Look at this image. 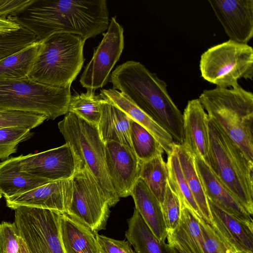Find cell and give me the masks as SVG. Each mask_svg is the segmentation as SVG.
Returning a JSON list of instances; mask_svg holds the SVG:
<instances>
[{"mask_svg": "<svg viewBox=\"0 0 253 253\" xmlns=\"http://www.w3.org/2000/svg\"><path fill=\"white\" fill-rule=\"evenodd\" d=\"M60 232L65 253H100L96 234L65 213L61 214Z\"/></svg>", "mask_w": 253, "mask_h": 253, "instance_id": "21", "label": "cell"}, {"mask_svg": "<svg viewBox=\"0 0 253 253\" xmlns=\"http://www.w3.org/2000/svg\"><path fill=\"white\" fill-rule=\"evenodd\" d=\"M135 209L139 212L152 233L160 242H165L167 230L161 205L145 182L140 178L131 192Z\"/></svg>", "mask_w": 253, "mask_h": 253, "instance_id": "20", "label": "cell"}, {"mask_svg": "<svg viewBox=\"0 0 253 253\" xmlns=\"http://www.w3.org/2000/svg\"><path fill=\"white\" fill-rule=\"evenodd\" d=\"M162 211L167 230L175 229L179 225L181 217V205L179 198L167 184Z\"/></svg>", "mask_w": 253, "mask_h": 253, "instance_id": "35", "label": "cell"}, {"mask_svg": "<svg viewBox=\"0 0 253 253\" xmlns=\"http://www.w3.org/2000/svg\"><path fill=\"white\" fill-rule=\"evenodd\" d=\"M47 119L46 116L38 113L0 109V129L21 128L31 130Z\"/></svg>", "mask_w": 253, "mask_h": 253, "instance_id": "32", "label": "cell"}, {"mask_svg": "<svg viewBox=\"0 0 253 253\" xmlns=\"http://www.w3.org/2000/svg\"><path fill=\"white\" fill-rule=\"evenodd\" d=\"M105 164L112 187L119 198L130 196L139 178L140 163L133 150L115 141L105 143Z\"/></svg>", "mask_w": 253, "mask_h": 253, "instance_id": "13", "label": "cell"}, {"mask_svg": "<svg viewBox=\"0 0 253 253\" xmlns=\"http://www.w3.org/2000/svg\"><path fill=\"white\" fill-rule=\"evenodd\" d=\"M168 244L172 253H195L188 242L181 224L174 230L167 231Z\"/></svg>", "mask_w": 253, "mask_h": 253, "instance_id": "39", "label": "cell"}, {"mask_svg": "<svg viewBox=\"0 0 253 253\" xmlns=\"http://www.w3.org/2000/svg\"><path fill=\"white\" fill-rule=\"evenodd\" d=\"M131 119L109 101L104 99L97 128L105 143L115 141L132 149L130 140Z\"/></svg>", "mask_w": 253, "mask_h": 253, "instance_id": "22", "label": "cell"}, {"mask_svg": "<svg viewBox=\"0 0 253 253\" xmlns=\"http://www.w3.org/2000/svg\"><path fill=\"white\" fill-rule=\"evenodd\" d=\"M33 1L34 0H0V18L15 16Z\"/></svg>", "mask_w": 253, "mask_h": 253, "instance_id": "40", "label": "cell"}, {"mask_svg": "<svg viewBox=\"0 0 253 253\" xmlns=\"http://www.w3.org/2000/svg\"><path fill=\"white\" fill-rule=\"evenodd\" d=\"M66 143L88 169L98 184L110 207L120 200L107 173L105 164V145L97 126L90 124L74 113L68 112L58 123Z\"/></svg>", "mask_w": 253, "mask_h": 253, "instance_id": "6", "label": "cell"}, {"mask_svg": "<svg viewBox=\"0 0 253 253\" xmlns=\"http://www.w3.org/2000/svg\"><path fill=\"white\" fill-rule=\"evenodd\" d=\"M42 45L39 41L0 60V79L28 78Z\"/></svg>", "mask_w": 253, "mask_h": 253, "instance_id": "26", "label": "cell"}, {"mask_svg": "<svg viewBox=\"0 0 253 253\" xmlns=\"http://www.w3.org/2000/svg\"><path fill=\"white\" fill-rule=\"evenodd\" d=\"M229 40L248 44L253 36V0H210Z\"/></svg>", "mask_w": 253, "mask_h": 253, "instance_id": "15", "label": "cell"}, {"mask_svg": "<svg viewBox=\"0 0 253 253\" xmlns=\"http://www.w3.org/2000/svg\"><path fill=\"white\" fill-rule=\"evenodd\" d=\"M175 148L182 172L202 217L211 225L212 218L208 201L196 169L194 156L182 144L176 143Z\"/></svg>", "mask_w": 253, "mask_h": 253, "instance_id": "25", "label": "cell"}, {"mask_svg": "<svg viewBox=\"0 0 253 253\" xmlns=\"http://www.w3.org/2000/svg\"><path fill=\"white\" fill-rule=\"evenodd\" d=\"M104 101L100 95H96L94 90L76 93L71 95L68 112L75 114L78 117L92 125H98Z\"/></svg>", "mask_w": 253, "mask_h": 253, "instance_id": "29", "label": "cell"}, {"mask_svg": "<svg viewBox=\"0 0 253 253\" xmlns=\"http://www.w3.org/2000/svg\"><path fill=\"white\" fill-rule=\"evenodd\" d=\"M38 41L32 32L21 25L16 30L0 32V60Z\"/></svg>", "mask_w": 253, "mask_h": 253, "instance_id": "31", "label": "cell"}, {"mask_svg": "<svg viewBox=\"0 0 253 253\" xmlns=\"http://www.w3.org/2000/svg\"><path fill=\"white\" fill-rule=\"evenodd\" d=\"M20 25L8 18H0V32H8L18 29Z\"/></svg>", "mask_w": 253, "mask_h": 253, "instance_id": "41", "label": "cell"}, {"mask_svg": "<svg viewBox=\"0 0 253 253\" xmlns=\"http://www.w3.org/2000/svg\"><path fill=\"white\" fill-rule=\"evenodd\" d=\"M1 196H2V195L1 194V193H0V198H1Z\"/></svg>", "mask_w": 253, "mask_h": 253, "instance_id": "43", "label": "cell"}, {"mask_svg": "<svg viewBox=\"0 0 253 253\" xmlns=\"http://www.w3.org/2000/svg\"><path fill=\"white\" fill-rule=\"evenodd\" d=\"M50 182L24 174L18 170L15 157L0 163V193L5 198L26 192Z\"/></svg>", "mask_w": 253, "mask_h": 253, "instance_id": "23", "label": "cell"}, {"mask_svg": "<svg viewBox=\"0 0 253 253\" xmlns=\"http://www.w3.org/2000/svg\"><path fill=\"white\" fill-rule=\"evenodd\" d=\"M166 163L168 183L171 190L178 197L180 203L188 207L198 218H202L182 172L175 148L173 152L168 156Z\"/></svg>", "mask_w": 253, "mask_h": 253, "instance_id": "28", "label": "cell"}, {"mask_svg": "<svg viewBox=\"0 0 253 253\" xmlns=\"http://www.w3.org/2000/svg\"><path fill=\"white\" fill-rule=\"evenodd\" d=\"M130 124L132 149L140 163L163 154L162 146L149 131L132 119Z\"/></svg>", "mask_w": 253, "mask_h": 253, "instance_id": "30", "label": "cell"}, {"mask_svg": "<svg viewBox=\"0 0 253 253\" xmlns=\"http://www.w3.org/2000/svg\"><path fill=\"white\" fill-rule=\"evenodd\" d=\"M194 161L207 199L239 220L253 226L252 216L224 187L206 161L198 156H194Z\"/></svg>", "mask_w": 253, "mask_h": 253, "instance_id": "17", "label": "cell"}, {"mask_svg": "<svg viewBox=\"0 0 253 253\" xmlns=\"http://www.w3.org/2000/svg\"><path fill=\"white\" fill-rule=\"evenodd\" d=\"M198 218L208 253H228L211 226L202 218Z\"/></svg>", "mask_w": 253, "mask_h": 253, "instance_id": "37", "label": "cell"}, {"mask_svg": "<svg viewBox=\"0 0 253 253\" xmlns=\"http://www.w3.org/2000/svg\"><path fill=\"white\" fill-rule=\"evenodd\" d=\"M183 120L182 144L192 155L200 156L206 162L209 149V119L199 99L188 101Z\"/></svg>", "mask_w": 253, "mask_h": 253, "instance_id": "18", "label": "cell"}, {"mask_svg": "<svg viewBox=\"0 0 253 253\" xmlns=\"http://www.w3.org/2000/svg\"><path fill=\"white\" fill-rule=\"evenodd\" d=\"M211 225L228 253H253V226L228 213L208 199Z\"/></svg>", "mask_w": 253, "mask_h": 253, "instance_id": "16", "label": "cell"}, {"mask_svg": "<svg viewBox=\"0 0 253 253\" xmlns=\"http://www.w3.org/2000/svg\"><path fill=\"white\" fill-rule=\"evenodd\" d=\"M8 18L32 32L38 41L59 33L79 35L86 41L109 25L105 0H34L18 15Z\"/></svg>", "mask_w": 253, "mask_h": 253, "instance_id": "1", "label": "cell"}, {"mask_svg": "<svg viewBox=\"0 0 253 253\" xmlns=\"http://www.w3.org/2000/svg\"><path fill=\"white\" fill-rule=\"evenodd\" d=\"M139 178L145 182L162 204L168 179L167 163L164 160L163 154L140 163Z\"/></svg>", "mask_w": 253, "mask_h": 253, "instance_id": "27", "label": "cell"}, {"mask_svg": "<svg viewBox=\"0 0 253 253\" xmlns=\"http://www.w3.org/2000/svg\"><path fill=\"white\" fill-rule=\"evenodd\" d=\"M201 77L216 86L239 85L241 78L253 80V49L231 40L211 47L201 56Z\"/></svg>", "mask_w": 253, "mask_h": 253, "instance_id": "8", "label": "cell"}, {"mask_svg": "<svg viewBox=\"0 0 253 253\" xmlns=\"http://www.w3.org/2000/svg\"><path fill=\"white\" fill-rule=\"evenodd\" d=\"M72 193V178L52 181L24 193L5 198L12 210L21 207L46 209L66 213Z\"/></svg>", "mask_w": 253, "mask_h": 253, "instance_id": "14", "label": "cell"}, {"mask_svg": "<svg viewBox=\"0 0 253 253\" xmlns=\"http://www.w3.org/2000/svg\"><path fill=\"white\" fill-rule=\"evenodd\" d=\"M127 225L125 236L136 253H172L169 244L158 240L135 208Z\"/></svg>", "mask_w": 253, "mask_h": 253, "instance_id": "24", "label": "cell"}, {"mask_svg": "<svg viewBox=\"0 0 253 253\" xmlns=\"http://www.w3.org/2000/svg\"><path fill=\"white\" fill-rule=\"evenodd\" d=\"M42 41L28 78L50 86H71L84 62L85 40L79 35L59 33Z\"/></svg>", "mask_w": 253, "mask_h": 253, "instance_id": "5", "label": "cell"}, {"mask_svg": "<svg viewBox=\"0 0 253 253\" xmlns=\"http://www.w3.org/2000/svg\"><path fill=\"white\" fill-rule=\"evenodd\" d=\"M209 149L206 163L246 211L253 214V162L222 127L208 117Z\"/></svg>", "mask_w": 253, "mask_h": 253, "instance_id": "3", "label": "cell"}, {"mask_svg": "<svg viewBox=\"0 0 253 253\" xmlns=\"http://www.w3.org/2000/svg\"><path fill=\"white\" fill-rule=\"evenodd\" d=\"M180 223L185 231L188 242L195 253H208L207 251L198 218L186 205L180 203Z\"/></svg>", "mask_w": 253, "mask_h": 253, "instance_id": "33", "label": "cell"}, {"mask_svg": "<svg viewBox=\"0 0 253 253\" xmlns=\"http://www.w3.org/2000/svg\"><path fill=\"white\" fill-rule=\"evenodd\" d=\"M110 206L95 179L83 165L72 177V193L66 213L95 234L106 229Z\"/></svg>", "mask_w": 253, "mask_h": 253, "instance_id": "10", "label": "cell"}, {"mask_svg": "<svg viewBox=\"0 0 253 253\" xmlns=\"http://www.w3.org/2000/svg\"><path fill=\"white\" fill-rule=\"evenodd\" d=\"M99 95L103 99L111 102L131 119L149 131L160 143L168 156L173 152L176 143L171 135L126 95L113 88L101 90Z\"/></svg>", "mask_w": 253, "mask_h": 253, "instance_id": "19", "label": "cell"}, {"mask_svg": "<svg viewBox=\"0 0 253 253\" xmlns=\"http://www.w3.org/2000/svg\"><path fill=\"white\" fill-rule=\"evenodd\" d=\"M32 135L29 129H0V159L7 158L11 154L16 153L18 145L28 139Z\"/></svg>", "mask_w": 253, "mask_h": 253, "instance_id": "34", "label": "cell"}, {"mask_svg": "<svg viewBox=\"0 0 253 253\" xmlns=\"http://www.w3.org/2000/svg\"><path fill=\"white\" fill-rule=\"evenodd\" d=\"M113 88L126 95L166 130L176 144L183 143V114L169 94L166 83L142 64L127 61L110 74Z\"/></svg>", "mask_w": 253, "mask_h": 253, "instance_id": "2", "label": "cell"}, {"mask_svg": "<svg viewBox=\"0 0 253 253\" xmlns=\"http://www.w3.org/2000/svg\"><path fill=\"white\" fill-rule=\"evenodd\" d=\"M19 253H30L28 249L23 240V239L20 237V251Z\"/></svg>", "mask_w": 253, "mask_h": 253, "instance_id": "42", "label": "cell"}, {"mask_svg": "<svg viewBox=\"0 0 253 253\" xmlns=\"http://www.w3.org/2000/svg\"><path fill=\"white\" fill-rule=\"evenodd\" d=\"M20 236L14 223H0V253H19Z\"/></svg>", "mask_w": 253, "mask_h": 253, "instance_id": "36", "label": "cell"}, {"mask_svg": "<svg viewBox=\"0 0 253 253\" xmlns=\"http://www.w3.org/2000/svg\"><path fill=\"white\" fill-rule=\"evenodd\" d=\"M71 96L70 86H50L29 78L0 79V109L38 113L54 120L68 113Z\"/></svg>", "mask_w": 253, "mask_h": 253, "instance_id": "7", "label": "cell"}, {"mask_svg": "<svg viewBox=\"0 0 253 253\" xmlns=\"http://www.w3.org/2000/svg\"><path fill=\"white\" fill-rule=\"evenodd\" d=\"M14 210V223L30 253H65L60 232L61 213L27 207Z\"/></svg>", "mask_w": 253, "mask_h": 253, "instance_id": "9", "label": "cell"}, {"mask_svg": "<svg viewBox=\"0 0 253 253\" xmlns=\"http://www.w3.org/2000/svg\"><path fill=\"white\" fill-rule=\"evenodd\" d=\"M103 36L80 77L81 85L87 90H95L107 83L124 48V29L115 17L111 18Z\"/></svg>", "mask_w": 253, "mask_h": 253, "instance_id": "12", "label": "cell"}, {"mask_svg": "<svg viewBox=\"0 0 253 253\" xmlns=\"http://www.w3.org/2000/svg\"><path fill=\"white\" fill-rule=\"evenodd\" d=\"M18 170L52 181L72 178L83 164L67 143L45 151L15 157Z\"/></svg>", "mask_w": 253, "mask_h": 253, "instance_id": "11", "label": "cell"}, {"mask_svg": "<svg viewBox=\"0 0 253 253\" xmlns=\"http://www.w3.org/2000/svg\"><path fill=\"white\" fill-rule=\"evenodd\" d=\"M209 118L218 124L253 162V94L240 85L216 86L199 97Z\"/></svg>", "mask_w": 253, "mask_h": 253, "instance_id": "4", "label": "cell"}, {"mask_svg": "<svg viewBox=\"0 0 253 253\" xmlns=\"http://www.w3.org/2000/svg\"><path fill=\"white\" fill-rule=\"evenodd\" d=\"M100 253H135L127 241L116 240L96 234Z\"/></svg>", "mask_w": 253, "mask_h": 253, "instance_id": "38", "label": "cell"}]
</instances>
